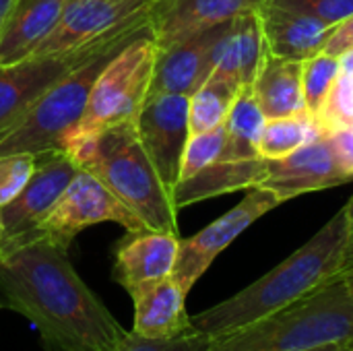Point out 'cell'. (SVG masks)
<instances>
[{"label":"cell","mask_w":353,"mask_h":351,"mask_svg":"<svg viewBox=\"0 0 353 351\" xmlns=\"http://www.w3.org/2000/svg\"><path fill=\"white\" fill-rule=\"evenodd\" d=\"M0 308L31 321L46 351H120L130 335L48 238L0 254Z\"/></svg>","instance_id":"obj_1"},{"label":"cell","mask_w":353,"mask_h":351,"mask_svg":"<svg viewBox=\"0 0 353 351\" xmlns=\"http://www.w3.org/2000/svg\"><path fill=\"white\" fill-rule=\"evenodd\" d=\"M345 242L347 215L341 209L273 271L221 304L190 317V327L217 339L314 294L339 277Z\"/></svg>","instance_id":"obj_2"},{"label":"cell","mask_w":353,"mask_h":351,"mask_svg":"<svg viewBox=\"0 0 353 351\" xmlns=\"http://www.w3.org/2000/svg\"><path fill=\"white\" fill-rule=\"evenodd\" d=\"M329 343H353V292L341 277L240 331L213 339L209 351H310Z\"/></svg>","instance_id":"obj_3"},{"label":"cell","mask_w":353,"mask_h":351,"mask_svg":"<svg viewBox=\"0 0 353 351\" xmlns=\"http://www.w3.org/2000/svg\"><path fill=\"white\" fill-rule=\"evenodd\" d=\"M151 33L149 14L132 27L116 33L87 60L60 77L29 110V114L0 139V155L62 151L66 132L81 120L95 79L105 64L130 41Z\"/></svg>","instance_id":"obj_4"},{"label":"cell","mask_w":353,"mask_h":351,"mask_svg":"<svg viewBox=\"0 0 353 351\" xmlns=\"http://www.w3.org/2000/svg\"><path fill=\"white\" fill-rule=\"evenodd\" d=\"M85 170L95 174L145 228L178 234V209L139 139L137 122L103 130Z\"/></svg>","instance_id":"obj_5"},{"label":"cell","mask_w":353,"mask_h":351,"mask_svg":"<svg viewBox=\"0 0 353 351\" xmlns=\"http://www.w3.org/2000/svg\"><path fill=\"white\" fill-rule=\"evenodd\" d=\"M155 56L153 33H145L122 48L95 79L87 108L81 120L66 132L62 145L70 139H97L116 124L137 122L149 97Z\"/></svg>","instance_id":"obj_6"},{"label":"cell","mask_w":353,"mask_h":351,"mask_svg":"<svg viewBox=\"0 0 353 351\" xmlns=\"http://www.w3.org/2000/svg\"><path fill=\"white\" fill-rule=\"evenodd\" d=\"M149 10L141 17L130 19L128 23L95 37L89 43L70 48L66 52H52V54H31L25 60L14 64L0 66V139L12 130L35 106V101L68 70L79 66L87 60L97 48H101L108 39L116 33L132 27L134 23L147 19Z\"/></svg>","instance_id":"obj_7"},{"label":"cell","mask_w":353,"mask_h":351,"mask_svg":"<svg viewBox=\"0 0 353 351\" xmlns=\"http://www.w3.org/2000/svg\"><path fill=\"white\" fill-rule=\"evenodd\" d=\"M105 221L118 223L126 232L149 230L95 174L79 168L58 203L43 217L31 238H48L68 250L77 234Z\"/></svg>","instance_id":"obj_8"},{"label":"cell","mask_w":353,"mask_h":351,"mask_svg":"<svg viewBox=\"0 0 353 351\" xmlns=\"http://www.w3.org/2000/svg\"><path fill=\"white\" fill-rule=\"evenodd\" d=\"M281 199L263 186L248 188L246 197L219 219L203 228L199 234L180 240L176 265L172 277L180 283V288L188 294L194 283L207 273L213 261L242 234L246 232L256 219H261L271 209L279 207Z\"/></svg>","instance_id":"obj_9"},{"label":"cell","mask_w":353,"mask_h":351,"mask_svg":"<svg viewBox=\"0 0 353 351\" xmlns=\"http://www.w3.org/2000/svg\"><path fill=\"white\" fill-rule=\"evenodd\" d=\"M77 170V163L64 151L35 153L33 176L19 197L0 209V254L31 238L70 184Z\"/></svg>","instance_id":"obj_10"},{"label":"cell","mask_w":353,"mask_h":351,"mask_svg":"<svg viewBox=\"0 0 353 351\" xmlns=\"http://www.w3.org/2000/svg\"><path fill=\"white\" fill-rule=\"evenodd\" d=\"M188 99L176 93L149 95L137 116L139 139L170 192L180 180L182 153L190 137Z\"/></svg>","instance_id":"obj_11"},{"label":"cell","mask_w":353,"mask_h":351,"mask_svg":"<svg viewBox=\"0 0 353 351\" xmlns=\"http://www.w3.org/2000/svg\"><path fill=\"white\" fill-rule=\"evenodd\" d=\"M352 178L339 163L329 134H321L281 159H267L265 176L259 186L273 190L281 203H285L306 192L341 186Z\"/></svg>","instance_id":"obj_12"},{"label":"cell","mask_w":353,"mask_h":351,"mask_svg":"<svg viewBox=\"0 0 353 351\" xmlns=\"http://www.w3.org/2000/svg\"><path fill=\"white\" fill-rule=\"evenodd\" d=\"M153 0H68L56 29L33 54L66 52L141 17Z\"/></svg>","instance_id":"obj_13"},{"label":"cell","mask_w":353,"mask_h":351,"mask_svg":"<svg viewBox=\"0 0 353 351\" xmlns=\"http://www.w3.org/2000/svg\"><path fill=\"white\" fill-rule=\"evenodd\" d=\"M267 0H153L149 25L157 50L188 35L256 12Z\"/></svg>","instance_id":"obj_14"},{"label":"cell","mask_w":353,"mask_h":351,"mask_svg":"<svg viewBox=\"0 0 353 351\" xmlns=\"http://www.w3.org/2000/svg\"><path fill=\"white\" fill-rule=\"evenodd\" d=\"M228 23L209 27L157 50L149 95L176 93L190 97L211 77V50Z\"/></svg>","instance_id":"obj_15"},{"label":"cell","mask_w":353,"mask_h":351,"mask_svg":"<svg viewBox=\"0 0 353 351\" xmlns=\"http://www.w3.org/2000/svg\"><path fill=\"white\" fill-rule=\"evenodd\" d=\"M128 296L134 306L132 335L151 341H165L194 331L186 312L188 294L172 275L139 283L128 292Z\"/></svg>","instance_id":"obj_16"},{"label":"cell","mask_w":353,"mask_h":351,"mask_svg":"<svg viewBox=\"0 0 353 351\" xmlns=\"http://www.w3.org/2000/svg\"><path fill=\"white\" fill-rule=\"evenodd\" d=\"M180 236L155 230L126 232L116 248L114 281L130 292L134 285L172 275Z\"/></svg>","instance_id":"obj_17"},{"label":"cell","mask_w":353,"mask_h":351,"mask_svg":"<svg viewBox=\"0 0 353 351\" xmlns=\"http://www.w3.org/2000/svg\"><path fill=\"white\" fill-rule=\"evenodd\" d=\"M259 14L267 41V52L298 62H304L325 50L335 29L306 12L277 4L275 0H267L259 8Z\"/></svg>","instance_id":"obj_18"},{"label":"cell","mask_w":353,"mask_h":351,"mask_svg":"<svg viewBox=\"0 0 353 351\" xmlns=\"http://www.w3.org/2000/svg\"><path fill=\"white\" fill-rule=\"evenodd\" d=\"M68 0H14L0 31V66L29 58L56 29Z\"/></svg>","instance_id":"obj_19"},{"label":"cell","mask_w":353,"mask_h":351,"mask_svg":"<svg viewBox=\"0 0 353 351\" xmlns=\"http://www.w3.org/2000/svg\"><path fill=\"white\" fill-rule=\"evenodd\" d=\"M267 168V159L254 157V159H217L215 163L207 166L199 174L180 180L174 186L172 201L176 209L230 194L242 188H252L263 182Z\"/></svg>","instance_id":"obj_20"},{"label":"cell","mask_w":353,"mask_h":351,"mask_svg":"<svg viewBox=\"0 0 353 351\" xmlns=\"http://www.w3.org/2000/svg\"><path fill=\"white\" fill-rule=\"evenodd\" d=\"M265 118H279L304 112L302 62L279 58L267 52V58L250 85Z\"/></svg>","instance_id":"obj_21"},{"label":"cell","mask_w":353,"mask_h":351,"mask_svg":"<svg viewBox=\"0 0 353 351\" xmlns=\"http://www.w3.org/2000/svg\"><path fill=\"white\" fill-rule=\"evenodd\" d=\"M267 118L261 112L252 87H240L234 106L225 118V145L219 159H254L259 155V139Z\"/></svg>","instance_id":"obj_22"},{"label":"cell","mask_w":353,"mask_h":351,"mask_svg":"<svg viewBox=\"0 0 353 351\" xmlns=\"http://www.w3.org/2000/svg\"><path fill=\"white\" fill-rule=\"evenodd\" d=\"M321 134L327 132L321 126L319 118L308 110L290 116L269 118L259 139V155L263 159H281L308 145L310 141L319 139Z\"/></svg>","instance_id":"obj_23"},{"label":"cell","mask_w":353,"mask_h":351,"mask_svg":"<svg viewBox=\"0 0 353 351\" xmlns=\"http://www.w3.org/2000/svg\"><path fill=\"white\" fill-rule=\"evenodd\" d=\"M240 87L209 77L188 99L190 134H199L225 124Z\"/></svg>","instance_id":"obj_24"},{"label":"cell","mask_w":353,"mask_h":351,"mask_svg":"<svg viewBox=\"0 0 353 351\" xmlns=\"http://www.w3.org/2000/svg\"><path fill=\"white\" fill-rule=\"evenodd\" d=\"M341 58L325 50L302 62V95L310 114L319 116L339 79Z\"/></svg>","instance_id":"obj_25"},{"label":"cell","mask_w":353,"mask_h":351,"mask_svg":"<svg viewBox=\"0 0 353 351\" xmlns=\"http://www.w3.org/2000/svg\"><path fill=\"white\" fill-rule=\"evenodd\" d=\"M236 27H238V54H240V87H248L254 83L267 58V41H265L259 10L238 17Z\"/></svg>","instance_id":"obj_26"},{"label":"cell","mask_w":353,"mask_h":351,"mask_svg":"<svg viewBox=\"0 0 353 351\" xmlns=\"http://www.w3.org/2000/svg\"><path fill=\"white\" fill-rule=\"evenodd\" d=\"M341 72L323 108L316 116L325 132H333L343 126H353V50L339 56Z\"/></svg>","instance_id":"obj_27"},{"label":"cell","mask_w":353,"mask_h":351,"mask_svg":"<svg viewBox=\"0 0 353 351\" xmlns=\"http://www.w3.org/2000/svg\"><path fill=\"white\" fill-rule=\"evenodd\" d=\"M223 145H225V124L199 134H190L182 153L180 180H186L199 174L201 170H205L207 166L215 163L223 151Z\"/></svg>","instance_id":"obj_28"},{"label":"cell","mask_w":353,"mask_h":351,"mask_svg":"<svg viewBox=\"0 0 353 351\" xmlns=\"http://www.w3.org/2000/svg\"><path fill=\"white\" fill-rule=\"evenodd\" d=\"M35 170L33 153L0 155V209L8 205L25 188Z\"/></svg>","instance_id":"obj_29"},{"label":"cell","mask_w":353,"mask_h":351,"mask_svg":"<svg viewBox=\"0 0 353 351\" xmlns=\"http://www.w3.org/2000/svg\"><path fill=\"white\" fill-rule=\"evenodd\" d=\"M211 343H213V339L199 331H190L176 339H165V341L141 339L130 333L120 351H209Z\"/></svg>","instance_id":"obj_30"},{"label":"cell","mask_w":353,"mask_h":351,"mask_svg":"<svg viewBox=\"0 0 353 351\" xmlns=\"http://www.w3.org/2000/svg\"><path fill=\"white\" fill-rule=\"evenodd\" d=\"M275 2L306 12L331 27H337L341 21L353 14V0H275Z\"/></svg>","instance_id":"obj_31"},{"label":"cell","mask_w":353,"mask_h":351,"mask_svg":"<svg viewBox=\"0 0 353 351\" xmlns=\"http://www.w3.org/2000/svg\"><path fill=\"white\" fill-rule=\"evenodd\" d=\"M333 145V151L339 163L345 168L347 174L353 176V126H343L333 132H327Z\"/></svg>","instance_id":"obj_32"},{"label":"cell","mask_w":353,"mask_h":351,"mask_svg":"<svg viewBox=\"0 0 353 351\" xmlns=\"http://www.w3.org/2000/svg\"><path fill=\"white\" fill-rule=\"evenodd\" d=\"M350 50H353V14L347 17L345 21H341L333 29V33L325 46V52H329L333 56H341Z\"/></svg>","instance_id":"obj_33"},{"label":"cell","mask_w":353,"mask_h":351,"mask_svg":"<svg viewBox=\"0 0 353 351\" xmlns=\"http://www.w3.org/2000/svg\"><path fill=\"white\" fill-rule=\"evenodd\" d=\"M345 215H347V242H345V252H343V263H341V275L353 271V197L347 201V205L343 207Z\"/></svg>","instance_id":"obj_34"},{"label":"cell","mask_w":353,"mask_h":351,"mask_svg":"<svg viewBox=\"0 0 353 351\" xmlns=\"http://www.w3.org/2000/svg\"><path fill=\"white\" fill-rule=\"evenodd\" d=\"M12 4H14V0H0V31H2V27H4V21H6V17H8Z\"/></svg>","instance_id":"obj_35"},{"label":"cell","mask_w":353,"mask_h":351,"mask_svg":"<svg viewBox=\"0 0 353 351\" xmlns=\"http://www.w3.org/2000/svg\"><path fill=\"white\" fill-rule=\"evenodd\" d=\"M352 343H329V345H323V348H316V350L310 351H347Z\"/></svg>","instance_id":"obj_36"},{"label":"cell","mask_w":353,"mask_h":351,"mask_svg":"<svg viewBox=\"0 0 353 351\" xmlns=\"http://www.w3.org/2000/svg\"><path fill=\"white\" fill-rule=\"evenodd\" d=\"M341 279L347 283V288L353 292V271H350V273H345V275H341Z\"/></svg>","instance_id":"obj_37"},{"label":"cell","mask_w":353,"mask_h":351,"mask_svg":"<svg viewBox=\"0 0 353 351\" xmlns=\"http://www.w3.org/2000/svg\"><path fill=\"white\" fill-rule=\"evenodd\" d=\"M347 351H353V343H352V345H350V348H347Z\"/></svg>","instance_id":"obj_38"},{"label":"cell","mask_w":353,"mask_h":351,"mask_svg":"<svg viewBox=\"0 0 353 351\" xmlns=\"http://www.w3.org/2000/svg\"><path fill=\"white\" fill-rule=\"evenodd\" d=\"M0 238H2V228H0Z\"/></svg>","instance_id":"obj_39"}]
</instances>
